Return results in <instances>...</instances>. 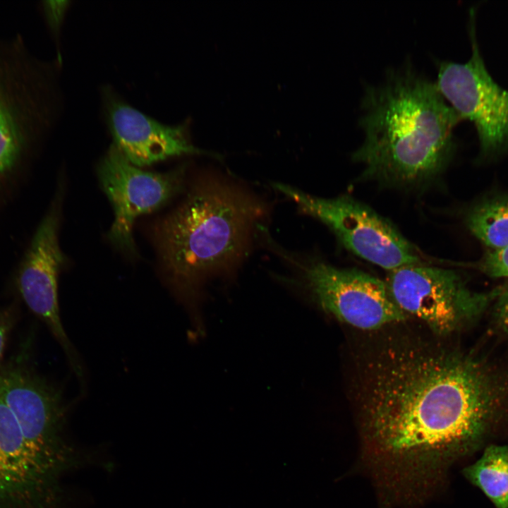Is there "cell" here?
Instances as JSON below:
<instances>
[{"mask_svg": "<svg viewBox=\"0 0 508 508\" xmlns=\"http://www.w3.org/2000/svg\"><path fill=\"white\" fill-rule=\"evenodd\" d=\"M69 4L68 0H44L40 2V8L42 16L56 42L59 41Z\"/></svg>", "mask_w": 508, "mask_h": 508, "instance_id": "16", "label": "cell"}, {"mask_svg": "<svg viewBox=\"0 0 508 508\" xmlns=\"http://www.w3.org/2000/svg\"><path fill=\"white\" fill-rule=\"evenodd\" d=\"M0 481L11 508H47L57 480L31 452L14 415L0 397Z\"/></svg>", "mask_w": 508, "mask_h": 508, "instance_id": "13", "label": "cell"}, {"mask_svg": "<svg viewBox=\"0 0 508 508\" xmlns=\"http://www.w3.org/2000/svg\"><path fill=\"white\" fill-rule=\"evenodd\" d=\"M472 35L468 61L438 62L435 83L461 119L474 125L482 152L493 154L508 146V90L490 75Z\"/></svg>", "mask_w": 508, "mask_h": 508, "instance_id": "10", "label": "cell"}, {"mask_svg": "<svg viewBox=\"0 0 508 508\" xmlns=\"http://www.w3.org/2000/svg\"><path fill=\"white\" fill-rule=\"evenodd\" d=\"M495 313L500 327L508 333V282L493 291Z\"/></svg>", "mask_w": 508, "mask_h": 508, "instance_id": "18", "label": "cell"}, {"mask_svg": "<svg viewBox=\"0 0 508 508\" xmlns=\"http://www.w3.org/2000/svg\"><path fill=\"white\" fill-rule=\"evenodd\" d=\"M462 473L496 508H508V445H489L480 458Z\"/></svg>", "mask_w": 508, "mask_h": 508, "instance_id": "14", "label": "cell"}, {"mask_svg": "<svg viewBox=\"0 0 508 508\" xmlns=\"http://www.w3.org/2000/svg\"><path fill=\"white\" fill-rule=\"evenodd\" d=\"M267 214L265 201L219 175H203L159 220L153 240L166 279L193 302L207 280L232 273L247 258Z\"/></svg>", "mask_w": 508, "mask_h": 508, "instance_id": "3", "label": "cell"}, {"mask_svg": "<svg viewBox=\"0 0 508 508\" xmlns=\"http://www.w3.org/2000/svg\"><path fill=\"white\" fill-rule=\"evenodd\" d=\"M186 171L185 166L165 173L140 169L112 145L97 167L101 186L114 212V220L108 234L109 241L123 252L135 255L133 227L135 219L159 208L181 192Z\"/></svg>", "mask_w": 508, "mask_h": 508, "instance_id": "9", "label": "cell"}, {"mask_svg": "<svg viewBox=\"0 0 508 508\" xmlns=\"http://www.w3.org/2000/svg\"><path fill=\"white\" fill-rule=\"evenodd\" d=\"M107 124L114 145L132 164L143 167L184 155H220L197 147L187 124L169 126L145 115L110 90L104 94Z\"/></svg>", "mask_w": 508, "mask_h": 508, "instance_id": "12", "label": "cell"}, {"mask_svg": "<svg viewBox=\"0 0 508 508\" xmlns=\"http://www.w3.org/2000/svg\"><path fill=\"white\" fill-rule=\"evenodd\" d=\"M357 401L373 456L433 474L482 444L497 398L480 365L434 340L387 336L360 365Z\"/></svg>", "mask_w": 508, "mask_h": 508, "instance_id": "1", "label": "cell"}, {"mask_svg": "<svg viewBox=\"0 0 508 508\" xmlns=\"http://www.w3.org/2000/svg\"><path fill=\"white\" fill-rule=\"evenodd\" d=\"M54 73L23 35L0 36V176L52 130L58 109Z\"/></svg>", "mask_w": 508, "mask_h": 508, "instance_id": "4", "label": "cell"}, {"mask_svg": "<svg viewBox=\"0 0 508 508\" xmlns=\"http://www.w3.org/2000/svg\"><path fill=\"white\" fill-rule=\"evenodd\" d=\"M260 240L292 270L286 282L306 291L321 310L337 320L375 331L409 318L394 301L385 282L355 268L337 267L287 250L272 239L269 230Z\"/></svg>", "mask_w": 508, "mask_h": 508, "instance_id": "5", "label": "cell"}, {"mask_svg": "<svg viewBox=\"0 0 508 508\" xmlns=\"http://www.w3.org/2000/svg\"><path fill=\"white\" fill-rule=\"evenodd\" d=\"M272 187L292 200L299 211L320 220L359 258L388 272L420 264L413 246L389 221L353 198H323L282 183Z\"/></svg>", "mask_w": 508, "mask_h": 508, "instance_id": "6", "label": "cell"}, {"mask_svg": "<svg viewBox=\"0 0 508 508\" xmlns=\"http://www.w3.org/2000/svg\"><path fill=\"white\" fill-rule=\"evenodd\" d=\"M479 267L490 277H508V246L487 253Z\"/></svg>", "mask_w": 508, "mask_h": 508, "instance_id": "17", "label": "cell"}, {"mask_svg": "<svg viewBox=\"0 0 508 508\" xmlns=\"http://www.w3.org/2000/svg\"><path fill=\"white\" fill-rule=\"evenodd\" d=\"M361 107L363 140L352 159L363 165V177L418 186L446 167L461 119L435 82L411 65L390 69L377 85H368Z\"/></svg>", "mask_w": 508, "mask_h": 508, "instance_id": "2", "label": "cell"}, {"mask_svg": "<svg viewBox=\"0 0 508 508\" xmlns=\"http://www.w3.org/2000/svg\"><path fill=\"white\" fill-rule=\"evenodd\" d=\"M0 507L11 508L7 493L0 481Z\"/></svg>", "mask_w": 508, "mask_h": 508, "instance_id": "20", "label": "cell"}, {"mask_svg": "<svg viewBox=\"0 0 508 508\" xmlns=\"http://www.w3.org/2000/svg\"><path fill=\"white\" fill-rule=\"evenodd\" d=\"M11 327V320L7 316H0V361L3 355L7 334Z\"/></svg>", "mask_w": 508, "mask_h": 508, "instance_id": "19", "label": "cell"}, {"mask_svg": "<svg viewBox=\"0 0 508 508\" xmlns=\"http://www.w3.org/2000/svg\"><path fill=\"white\" fill-rule=\"evenodd\" d=\"M0 397L16 418L31 452L50 476L58 480L78 462L63 437L65 406L60 391L23 360L0 370Z\"/></svg>", "mask_w": 508, "mask_h": 508, "instance_id": "7", "label": "cell"}, {"mask_svg": "<svg viewBox=\"0 0 508 508\" xmlns=\"http://www.w3.org/2000/svg\"><path fill=\"white\" fill-rule=\"evenodd\" d=\"M470 231L486 246L498 249L508 246V196L485 200L467 213Z\"/></svg>", "mask_w": 508, "mask_h": 508, "instance_id": "15", "label": "cell"}, {"mask_svg": "<svg viewBox=\"0 0 508 508\" xmlns=\"http://www.w3.org/2000/svg\"><path fill=\"white\" fill-rule=\"evenodd\" d=\"M62 186L59 188L25 256L19 272L18 287L25 304L45 322L66 352L75 373L80 376L81 367L64 331L59 308L58 276L64 262L58 236Z\"/></svg>", "mask_w": 508, "mask_h": 508, "instance_id": "11", "label": "cell"}, {"mask_svg": "<svg viewBox=\"0 0 508 508\" xmlns=\"http://www.w3.org/2000/svg\"><path fill=\"white\" fill-rule=\"evenodd\" d=\"M385 283L399 308L438 337L473 322L493 296L471 291L454 271L420 264L389 272Z\"/></svg>", "mask_w": 508, "mask_h": 508, "instance_id": "8", "label": "cell"}]
</instances>
